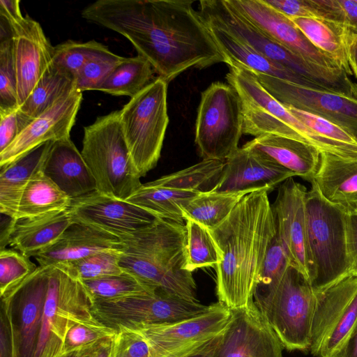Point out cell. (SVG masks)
I'll list each match as a JSON object with an SVG mask.
<instances>
[{"label": "cell", "mask_w": 357, "mask_h": 357, "mask_svg": "<svg viewBox=\"0 0 357 357\" xmlns=\"http://www.w3.org/2000/svg\"><path fill=\"white\" fill-rule=\"evenodd\" d=\"M189 0H98L82 10L87 21L126 37L167 83L185 70L225 59Z\"/></svg>", "instance_id": "6da1fadb"}, {"label": "cell", "mask_w": 357, "mask_h": 357, "mask_svg": "<svg viewBox=\"0 0 357 357\" xmlns=\"http://www.w3.org/2000/svg\"><path fill=\"white\" fill-rule=\"evenodd\" d=\"M268 192L245 195L220 225L208 229L218 255L217 296L230 310L253 302L264 257L276 234Z\"/></svg>", "instance_id": "7a4b0ae2"}, {"label": "cell", "mask_w": 357, "mask_h": 357, "mask_svg": "<svg viewBox=\"0 0 357 357\" xmlns=\"http://www.w3.org/2000/svg\"><path fill=\"white\" fill-rule=\"evenodd\" d=\"M186 234L185 224L156 218L119 238V265L155 290L199 301L192 273L186 270Z\"/></svg>", "instance_id": "3957f363"}, {"label": "cell", "mask_w": 357, "mask_h": 357, "mask_svg": "<svg viewBox=\"0 0 357 357\" xmlns=\"http://www.w3.org/2000/svg\"><path fill=\"white\" fill-rule=\"evenodd\" d=\"M227 83L238 92L243 111V134L258 137L275 135L305 142L319 151L338 157H349L348 148L314 132L293 115L259 82L250 70L238 65L229 66Z\"/></svg>", "instance_id": "277c9868"}, {"label": "cell", "mask_w": 357, "mask_h": 357, "mask_svg": "<svg viewBox=\"0 0 357 357\" xmlns=\"http://www.w3.org/2000/svg\"><path fill=\"white\" fill-rule=\"evenodd\" d=\"M347 212L326 200L314 182L305 197L309 281L314 291L349 275Z\"/></svg>", "instance_id": "5b68a950"}, {"label": "cell", "mask_w": 357, "mask_h": 357, "mask_svg": "<svg viewBox=\"0 0 357 357\" xmlns=\"http://www.w3.org/2000/svg\"><path fill=\"white\" fill-rule=\"evenodd\" d=\"M81 153L96 191L126 201L142 184L124 137L120 110L98 116L84 128Z\"/></svg>", "instance_id": "8992f818"}, {"label": "cell", "mask_w": 357, "mask_h": 357, "mask_svg": "<svg viewBox=\"0 0 357 357\" xmlns=\"http://www.w3.org/2000/svg\"><path fill=\"white\" fill-rule=\"evenodd\" d=\"M253 301L283 348L309 350L315 292L304 274L288 266L275 282L255 291Z\"/></svg>", "instance_id": "52a82bcc"}, {"label": "cell", "mask_w": 357, "mask_h": 357, "mask_svg": "<svg viewBox=\"0 0 357 357\" xmlns=\"http://www.w3.org/2000/svg\"><path fill=\"white\" fill-rule=\"evenodd\" d=\"M204 20L227 30L271 61L314 83L321 89L340 91L345 82L341 70L310 63L271 38L234 8L227 0H202L199 10Z\"/></svg>", "instance_id": "ba28073f"}, {"label": "cell", "mask_w": 357, "mask_h": 357, "mask_svg": "<svg viewBox=\"0 0 357 357\" xmlns=\"http://www.w3.org/2000/svg\"><path fill=\"white\" fill-rule=\"evenodd\" d=\"M167 85L158 77L120 109L124 137L140 177L154 168L160 157L169 123Z\"/></svg>", "instance_id": "9c48e42d"}, {"label": "cell", "mask_w": 357, "mask_h": 357, "mask_svg": "<svg viewBox=\"0 0 357 357\" xmlns=\"http://www.w3.org/2000/svg\"><path fill=\"white\" fill-rule=\"evenodd\" d=\"M243 134L241 99L228 83L213 82L201 94L195 144L203 159L226 160L238 149Z\"/></svg>", "instance_id": "30bf717a"}, {"label": "cell", "mask_w": 357, "mask_h": 357, "mask_svg": "<svg viewBox=\"0 0 357 357\" xmlns=\"http://www.w3.org/2000/svg\"><path fill=\"white\" fill-rule=\"evenodd\" d=\"M92 301L79 280L57 266H50L48 287L34 357H62L68 331L95 317Z\"/></svg>", "instance_id": "8fae6325"}, {"label": "cell", "mask_w": 357, "mask_h": 357, "mask_svg": "<svg viewBox=\"0 0 357 357\" xmlns=\"http://www.w3.org/2000/svg\"><path fill=\"white\" fill-rule=\"evenodd\" d=\"M314 292L309 350L314 357H337L357 322V275Z\"/></svg>", "instance_id": "7c38bea8"}, {"label": "cell", "mask_w": 357, "mask_h": 357, "mask_svg": "<svg viewBox=\"0 0 357 357\" xmlns=\"http://www.w3.org/2000/svg\"><path fill=\"white\" fill-rule=\"evenodd\" d=\"M231 318V310L218 301L205 312L177 322L119 327L139 333L148 343L149 357H189L222 334Z\"/></svg>", "instance_id": "4fadbf2b"}, {"label": "cell", "mask_w": 357, "mask_h": 357, "mask_svg": "<svg viewBox=\"0 0 357 357\" xmlns=\"http://www.w3.org/2000/svg\"><path fill=\"white\" fill-rule=\"evenodd\" d=\"M210 307L157 290L95 300L91 311L100 322L116 331L119 326L177 322L205 312Z\"/></svg>", "instance_id": "5bb4252c"}, {"label": "cell", "mask_w": 357, "mask_h": 357, "mask_svg": "<svg viewBox=\"0 0 357 357\" xmlns=\"http://www.w3.org/2000/svg\"><path fill=\"white\" fill-rule=\"evenodd\" d=\"M50 266H38L19 284L1 296L16 312L15 320L7 307L1 305L10 326L14 357H34L48 287Z\"/></svg>", "instance_id": "9a60e30c"}, {"label": "cell", "mask_w": 357, "mask_h": 357, "mask_svg": "<svg viewBox=\"0 0 357 357\" xmlns=\"http://www.w3.org/2000/svg\"><path fill=\"white\" fill-rule=\"evenodd\" d=\"M253 73L265 89L284 105L324 118L346 130L357 139V99Z\"/></svg>", "instance_id": "2e32d148"}, {"label": "cell", "mask_w": 357, "mask_h": 357, "mask_svg": "<svg viewBox=\"0 0 357 357\" xmlns=\"http://www.w3.org/2000/svg\"><path fill=\"white\" fill-rule=\"evenodd\" d=\"M231 310L213 357H282L281 342L254 301Z\"/></svg>", "instance_id": "e0dca14e"}, {"label": "cell", "mask_w": 357, "mask_h": 357, "mask_svg": "<svg viewBox=\"0 0 357 357\" xmlns=\"http://www.w3.org/2000/svg\"><path fill=\"white\" fill-rule=\"evenodd\" d=\"M307 190L293 177L281 183L272 208L276 233L291 266L307 278L309 261L307 248L305 197ZM309 280V279H308Z\"/></svg>", "instance_id": "ac0fdd59"}, {"label": "cell", "mask_w": 357, "mask_h": 357, "mask_svg": "<svg viewBox=\"0 0 357 357\" xmlns=\"http://www.w3.org/2000/svg\"><path fill=\"white\" fill-rule=\"evenodd\" d=\"M239 13L271 38L305 61L334 70H344L318 50L292 21L263 0H227Z\"/></svg>", "instance_id": "d6986e66"}, {"label": "cell", "mask_w": 357, "mask_h": 357, "mask_svg": "<svg viewBox=\"0 0 357 357\" xmlns=\"http://www.w3.org/2000/svg\"><path fill=\"white\" fill-rule=\"evenodd\" d=\"M10 26L13 32V54L20 107L52 64L54 46L40 23L28 15Z\"/></svg>", "instance_id": "ffe728a7"}, {"label": "cell", "mask_w": 357, "mask_h": 357, "mask_svg": "<svg viewBox=\"0 0 357 357\" xmlns=\"http://www.w3.org/2000/svg\"><path fill=\"white\" fill-rule=\"evenodd\" d=\"M68 210L74 221L118 238L147 227L156 219L136 205L98 191L72 200Z\"/></svg>", "instance_id": "44dd1931"}, {"label": "cell", "mask_w": 357, "mask_h": 357, "mask_svg": "<svg viewBox=\"0 0 357 357\" xmlns=\"http://www.w3.org/2000/svg\"><path fill=\"white\" fill-rule=\"evenodd\" d=\"M82 100V92L75 89L33 119L9 146L0 153V167L43 143L69 137Z\"/></svg>", "instance_id": "7402d4cb"}, {"label": "cell", "mask_w": 357, "mask_h": 357, "mask_svg": "<svg viewBox=\"0 0 357 357\" xmlns=\"http://www.w3.org/2000/svg\"><path fill=\"white\" fill-rule=\"evenodd\" d=\"M294 176H296L294 173L267 157L243 146L225 160L222 175L214 191H270Z\"/></svg>", "instance_id": "603a6c76"}, {"label": "cell", "mask_w": 357, "mask_h": 357, "mask_svg": "<svg viewBox=\"0 0 357 357\" xmlns=\"http://www.w3.org/2000/svg\"><path fill=\"white\" fill-rule=\"evenodd\" d=\"M42 172L72 200L96 191V181L70 137L52 142Z\"/></svg>", "instance_id": "cb8c5ba5"}, {"label": "cell", "mask_w": 357, "mask_h": 357, "mask_svg": "<svg viewBox=\"0 0 357 357\" xmlns=\"http://www.w3.org/2000/svg\"><path fill=\"white\" fill-rule=\"evenodd\" d=\"M119 238L89 225L74 221L58 240L34 258L40 266L77 260L98 252L119 250Z\"/></svg>", "instance_id": "d4e9b609"}, {"label": "cell", "mask_w": 357, "mask_h": 357, "mask_svg": "<svg viewBox=\"0 0 357 357\" xmlns=\"http://www.w3.org/2000/svg\"><path fill=\"white\" fill-rule=\"evenodd\" d=\"M243 146L262 154L310 183L314 181L320 163L321 153L318 149L287 137L260 135Z\"/></svg>", "instance_id": "484cf974"}, {"label": "cell", "mask_w": 357, "mask_h": 357, "mask_svg": "<svg viewBox=\"0 0 357 357\" xmlns=\"http://www.w3.org/2000/svg\"><path fill=\"white\" fill-rule=\"evenodd\" d=\"M74 222L69 210L13 219L7 245L31 257L54 244Z\"/></svg>", "instance_id": "4316f807"}, {"label": "cell", "mask_w": 357, "mask_h": 357, "mask_svg": "<svg viewBox=\"0 0 357 357\" xmlns=\"http://www.w3.org/2000/svg\"><path fill=\"white\" fill-rule=\"evenodd\" d=\"M313 182L326 200L346 212L357 211V159L321 153Z\"/></svg>", "instance_id": "83f0119b"}, {"label": "cell", "mask_w": 357, "mask_h": 357, "mask_svg": "<svg viewBox=\"0 0 357 357\" xmlns=\"http://www.w3.org/2000/svg\"><path fill=\"white\" fill-rule=\"evenodd\" d=\"M206 24L225 57V63L228 66L238 65L255 73L280 78L304 86L321 89L308 79L266 58L227 30L207 22Z\"/></svg>", "instance_id": "f1b7e54d"}, {"label": "cell", "mask_w": 357, "mask_h": 357, "mask_svg": "<svg viewBox=\"0 0 357 357\" xmlns=\"http://www.w3.org/2000/svg\"><path fill=\"white\" fill-rule=\"evenodd\" d=\"M53 142L43 143L11 163L0 167V212L15 220L23 190L30 178L42 169Z\"/></svg>", "instance_id": "f546056e"}, {"label": "cell", "mask_w": 357, "mask_h": 357, "mask_svg": "<svg viewBox=\"0 0 357 357\" xmlns=\"http://www.w3.org/2000/svg\"><path fill=\"white\" fill-rule=\"evenodd\" d=\"M289 19L314 47L335 60L348 75H352L347 57L348 26L319 17Z\"/></svg>", "instance_id": "4dcf8cb0"}, {"label": "cell", "mask_w": 357, "mask_h": 357, "mask_svg": "<svg viewBox=\"0 0 357 357\" xmlns=\"http://www.w3.org/2000/svg\"><path fill=\"white\" fill-rule=\"evenodd\" d=\"M71 203L72 199L41 169L26 184L15 220L65 211L70 208Z\"/></svg>", "instance_id": "1f68e13d"}, {"label": "cell", "mask_w": 357, "mask_h": 357, "mask_svg": "<svg viewBox=\"0 0 357 357\" xmlns=\"http://www.w3.org/2000/svg\"><path fill=\"white\" fill-rule=\"evenodd\" d=\"M199 193L167 188L153 181L142 183L126 201L140 207L156 218L184 223L181 206Z\"/></svg>", "instance_id": "d6a6232c"}, {"label": "cell", "mask_w": 357, "mask_h": 357, "mask_svg": "<svg viewBox=\"0 0 357 357\" xmlns=\"http://www.w3.org/2000/svg\"><path fill=\"white\" fill-rule=\"evenodd\" d=\"M250 192L252 191L201 192L181 206L183 218L211 229L220 225L242 198Z\"/></svg>", "instance_id": "836d02e7"}, {"label": "cell", "mask_w": 357, "mask_h": 357, "mask_svg": "<svg viewBox=\"0 0 357 357\" xmlns=\"http://www.w3.org/2000/svg\"><path fill=\"white\" fill-rule=\"evenodd\" d=\"M154 73L151 63L143 56L124 57L96 91L132 98L155 79Z\"/></svg>", "instance_id": "e575fe53"}, {"label": "cell", "mask_w": 357, "mask_h": 357, "mask_svg": "<svg viewBox=\"0 0 357 357\" xmlns=\"http://www.w3.org/2000/svg\"><path fill=\"white\" fill-rule=\"evenodd\" d=\"M75 89V79L52 62L19 109L33 119Z\"/></svg>", "instance_id": "d590c367"}, {"label": "cell", "mask_w": 357, "mask_h": 357, "mask_svg": "<svg viewBox=\"0 0 357 357\" xmlns=\"http://www.w3.org/2000/svg\"><path fill=\"white\" fill-rule=\"evenodd\" d=\"M225 160L203 159L188 168L163 176L154 181L169 188L205 192L214 190L220 182Z\"/></svg>", "instance_id": "8d00e7d4"}, {"label": "cell", "mask_w": 357, "mask_h": 357, "mask_svg": "<svg viewBox=\"0 0 357 357\" xmlns=\"http://www.w3.org/2000/svg\"><path fill=\"white\" fill-rule=\"evenodd\" d=\"M186 270L193 272L203 267H215L218 264L215 244L208 230L190 219H185Z\"/></svg>", "instance_id": "74e56055"}, {"label": "cell", "mask_w": 357, "mask_h": 357, "mask_svg": "<svg viewBox=\"0 0 357 357\" xmlns=\"http://www.w3.org/2000/svg\"><path fill=\"white\" fill-rule=\"evenodd\" d=\"M119 250H108L86 257L58 265L80 281L102 278L120 274L124 271L119 265Z\"/></svg>", "instance_id": "f35d334b"}, {"label": "cell", "mask_w": 357, "mask_h": 357, "mask_svg": "<svg viewBox=\"0 0 357 357\" xmlns=\"http://www.w3.org/2000/svg\"><path fill=\"white\" fill-rule=\"evenodd\" d=\"M82 283L91 301L157 291L126 271L102 278L82 281Z\"/></svg>", "instance_id": "ab89813d"}, {"label": "cell", "mask_w": 357, "mask_h": 357, "mask_svg": "<svg viewBox=\"0 0 357 357\" xmlns=\"http://www.w3.org/2000/svg\"><path fill=\"white\" fill-rule=\"evenodd\" d=\"M109 50L107 46L95 40L84 43L68 40L53 48V63L73 77L93 57Z\"/></svg>", "instance_id": "60d3db41"}, {"label": "cell", "mask_w": 357, "mask_h": 357, "mask_svg": "<svg viewBox=\"0 0 357 357\" xmlns=\"http://www.w3.org/2000/svg\"><path fill=\"white\" fill-rule=\"evenodd\" d=\"M19 108L12 38L0 40V111Z\"/></svg>", "instance_id": "b9f144b4"}, {"label": "cell", "mask_w": 357, "mask_h": 357, "mask_svg": "<svg viewBox=\"0 0 357 357\" xmlns=\"http://www.w3.org/2000/svg\"><path fill=\"white\" fill-rule=\"evenodd\" d=\"M30 257L12 249L0 251L1 296L34 272L38 266Z\"/></svg>", "instance_id": "7bdbcfd3"}, {"label": "cell", "mask_w": 357, "mask_h": 357, "mask_svg": "<svg viewBox=\"0 0 357 357\" xmlns=\"http://www.w3.org/2000/svg\"><path fill=\"white\" fill-rule=\"evenodd\" d=\"M124 57L110 50L89 60L75 78L77 89L81 92L96 91L104 79Z\"/></svg>", "instance_id": "ee69618b"}, {"label": "cell", "mask_w": 357, "mask_h": 357, "mask_svg": "<svg viewBox=\"0 0 357 357\" xmlns=\"http://www.w3.org/2000/svg\"><path fill=\"white\" fill-rule=\"evenodd\" d=\"M116 331L104 325L96 317L77 322L67 333L63 344V356L98 340L112 337Z\"/></svg>", "instance_id": "f6af8a7d"}, {"label": "cell", "mask_w": 357, "mask_h": 357, "mask_svg": "<svg viewBox=\"0 0 357 357\" xmlns=\"http://www.w3.org/2000/svg\"><path fill=\"white\" fill-rule=\"evenodd\" d=\"M286 107L293 115L314 132L357 152V139L338 125L309 112L289 106H286Z\"/></svg>", "instance_id": "bcb514c9"}, {"label": "cell", "mask_w": 357, "mask_h": 357, "mask_svg": "<svg viewBox=\"0 0 357 357\" xmlns=\"http://www.w3.org/2000/svg\"><path fill=\"white\" fill-rule=\"evenodd\" d=\"M289 266L283 245L276 233L264 257L254 293L264 290L275 282Z\"/></svg>", "instance_id": "7dc6e473"}, {"label": "cell", "mask_w": 357, "mask_h": 357, "mask_svg": "<svg viewBox=\"0 0 357 357\" xmlns=\"http://www.w3.org/2000/svg\"><path fill=\"white\" fill-rule=\"evenodd\" d=\"M266 4L291 17H319L328 20L330 10L326 0H263Z\"/></svg>", "instance_id": "c3c4849f"}, {"label": "cell", "mask_w": 357, "mask_h": 357, "mask_svg": "<svg viewBox=\"0 0 357 357\" xmlns=\"http://www.w3.org/2000/svg\"><path fill=\"white\" fill-rule=\"evenodd\" d=\"M112 339L109 357H149V347L138 333L119 327Z\"/></svg>", "instance_id": "681fc988"}, {"label": "cell", "mask_w": 357, "mask_h": 357, "mask_svg": "<svg viewBox=\"0 0 357 357\" xmlns=\"http://www.w3.org/2000/svg\"><path fill=\"white\" fill-rule=\"evenodd\" d=\"M32 120L19 108L0 111V153L9 146Z\"/></svg>", "instance_id": "f907efd6"}, {"label": "cell", "mask_w": 357, "mask_h": 357, "mask_svg": "<svg viewBox=\"0 0 357 357\" xmlns=\"http://www.w3.org/2000/svg\"><path fill=\"white\" fill-rule=\"evenodd\" d=\"M346 229L349 275H357V211L347 212Z\"/></svg>", "instance_id": "816d5d0a"}, {"label": "cell", "mask_w": 357, "mask_h": 357, "mask_svg": "<svg viewBox=\"0 0 357 357\" xmlns=\"http://www.w3.org/2000/svg\"><path fill=\"white\" fill-rule=\"evenodd\" d=\"M0 357H14V342L8 319L1 312Z\"/></svg>", "instance_id": "f5cc1de1"}, {"label": "cell", "mask_w": 357, "mask_h": 357, "mask_svg": "<svg viewBox=\"0 0 357 357\" xmlns=\"http://www.w3.org/2000/svg\"><path fill=\"white\" fill-rule=\"evenodd\" d=\"M112 337L105 338L79 349V357H109Z\"/></svg>", "instance_id": "db71d44e"}, {"label": "cell", "mask_w": 357, "mask_h": 357, "mask_svg": "<svg viewBox=\"0 0 357 357\" xmlns=\"http://www.w3.org/2000/svg\"><path fill=\"white\" fill-rule=\"evenodd\" d=\"M0 16L3 17L11 24L20 21L22 15L19 0H1L0 1Z\"/></svg>", "instance_id": "11a10c76"}, {"label": "cell", "mask_w": 357, "mask_h": 357, "mask_svg": "<svg viewBox=\"0 0 357 357\" xmlns=\"http://www.w3.org/2000/svg\"><path fill=\"white\" fill-rule=\"evenodd\" d=\"M342 9L344 23L357 31V0H338Z\"/></svg>", "instance_id": "9f6ffc18"}, {"label": "cell", "mask_w": 357, "mask_h": 357, "mask_svg": "<svg viewBox=\"0 0 357 357\" xmlns=\"http://www.w3.org/2000/svg\"><path fill=\"white\" fill-rule=\"evenodd\" d=\"M347 57L352 74L357 79V31L351 29L347 37Z\"/></svg>", "instance_id": "6f0895ef"}, {"label": "cell", "mask_w": 357, "mask_h": 357, "mask_svg": "<svg viewBox=\"0 0 357 357\" xmlns=\"http://www.w3.org/2000/svg\"><path fill=\"white\" fill-rule=\"evenodd\" d=\"M337 357H357V322Z\"/></svg>", "instance_id": "680465c9"}, {"label": "cell", "mask_w": 357, "mask_h": 357, "mask_svg": "<svg viewBox=\"0 0 357 357\" xmlns=\"http://www.w3.org/2000/svg\"><path fill=\"white\" fill-rule=\"evenodd\" d=\"M221 335L222 334L209 342L200 350L190 356L189 357H213L215 351L220 340Z\"/></svg>", "instance_id": "91938a15"}, {"label": "cell", "mask_w": 357, "mask_h": 357, "mask_svg": "<svg viewBox=\"0 0 357 357\" xmlns=\"http://www.w3.org/2000/svg\"><path fill=\"white\" fill-rule=\"evenodd\" d=\"M62 357H79V349L71 352L70 354H66L63 356Z\"/></svg>", "instance_id": "94428289"}]
</instances>
